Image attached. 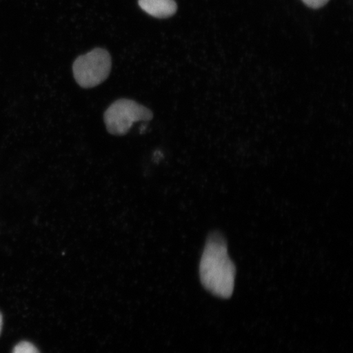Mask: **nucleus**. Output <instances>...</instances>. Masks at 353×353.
<instances>
[{"mask_svg":"<svg viewBox=\"0 0 353 353\" xmlns=\"http://www.w3.org/2000/svg\"><path fill=\"white\" fill-rule=\"evenodd\" d=\"M201 281L215 296L228 299L235 285L236 267L229 257L226 240L219 232L210 234L200 264Z\"/></svg>","mask_w":353,"mask_h":353,"instance_id":"f257e3e1","label":"nucleus"},{"mask_svg":"<svg viewBox=\"0 0 353 353\" xmlns=\"http://www.w3.org/2000/svg\"><path fill=\"white\" fill-rule=\"evenodd\" d=\"M153 118L151 110L130 99H119L110 105L104 113V122L108 131L114 136H123L134 123L150 121Z\"/></svg>","mask_w":353,"mask_h":353,"instance_id":"f03ea898","label":"nucleus"},{"mask_svg":"<svg viewBox=\"0 0 353 353\" xmlns=\"http://www.w3.org/2000/svg\"><path fill=\"white\" fill-rule=\"evenodd\" d=\"M110 70L112 57L107 50L100 48L79 56L73 64L74 78L83 88L101 85L108 78Z\"/></svg>","mask_w":353,"mask_h":353,"instance_id":"7ed1b4c3","label":"nucleus"},{"mask_svg":"<svg viewBox=\"0 0 353 353\" xmlns=\"http://www.w3.org/2000/svg\"><path fill=\"white\" fill-rule=\"evenodd\" d=\"M141 8L157 19H167L176 11L174 0H139Z\"/></svg>","mask_w":353,"mask_h":353,"instance_id":"20e7f679","label":"nucleus"},{"mask_svg":"<svg viewBox=\"0 0 353 353\" xmlns=\"http://www.w3.org/2000/svg\"><path fill=\"white\" fill-rule=\"evenodd\" d=\"M12 353H41L32 343L22 341L17 343Z\"/></svg>","mask_w":353,"mask_h":353,"instance_id":"39448f33","label":"nucleus"},{"mask_svg":"<svg viewBox=\"0 0 353 353\" xmlns=\"http://www.w3.org/2000/svg\"><path fill=\"white\" fill-rule=\"evenodd\" d=\"M303 1L309 7L319 8L324 6L329 0H303Z\"/></svg>","mask_w":353,"mask_h":353,"instance_id":"423d86ee","label":"nucleus"},{"mask_svg":"<svg viewBox=\"0 0 353 353\" xmlns=\"http://www.w3.org/2000/svg\"><path fill=\"white\" fill-rule=\"evenodd\" d=\"M2 328H3V316L1 314V312H0V334H1Z\"/></svg>","mask_w":353,"mask_h":353,"instance_id":"0eeeda50","label":"nucleus"}]
</instances>
